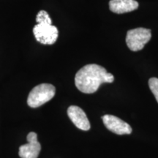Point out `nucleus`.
<instances>
[{"mask_svg": "<svg viewBox=\"0 0 158 158\" xmlns=\"http://www.w3.org/2000/svg\"><path fill=\"white\" fill-rule=\"evenodd\" d=\"M114 77L106 71L103 67L96 64L85 65L81 68L75 77V84L83 93L92 94L97 92L104 83H112Z\"/></svg>", "mask_w": 158, "mask_h": 158, "instance_id": "nucleus-1", "label": "nucleus"}, {"mask_svg": "<svg viewBox=\"0 0 158 158\" xmlns=\"http://www.w3.org/2000/svg\"><path fill=\"white\" fill-rule=\"evenodd\" d=\"M56 93L54 86L50 84H41L33 88L27 98V104L31 108H37L54 98Z\"/></svg>", "mask_w": 158, "mask_h": 158, "instance_id": "nucleus-2", "label": "nucleus"}, {"mask_svg": "<svg viewBox=\"0 0 158 158\" xmlns=\"http://www.w3.org/2000/svg\"><path fill=\"white\" fill-rule=\"evenodd\" d=\"M152 37V31L149 29L136 28L127 31L126 43L127 47L133 51H141Z\"/></svg>", "mask_w": 158, "mask_h": 158, "instance_id": "nucleus-3", "label": "nucleus"}, {"mask_svg": "<svg viewBox=\"0 0 158 158\" xmlns=\"http://www.w3.org/2000/svg\"><path fill=\"white\" fill-rule=\"evenodd\" d=\"M33 33L37 42L43 45L54 44L59 35L56 27L47 21H42L35 25L33 28Z\"/></svg>", "mask_w": 158, "mask_h": 158, "instance_id": "nucleus-4", "label": "nucleus"}, {"mask_svg": "<svg viewBox=\"0 0 158 158\" xmlns=\"http://www.w3.org/2000/svg\"><path fill=\"white\" fill-rule=\"evenodd\" d=\"M102 119L106 128L112 133L117 135H129L132 133V127L130 124L117 116L107 114L102 116Z\"/></svg>", "mask_w": 158, "mask_h": 158, "instance_id": "nucleus-5", "label": "nucleus"}, {"mask_svg": "<svg viewBox=\"0 0 158 158\" xmlns=\"http://www.w3.org/2000/svg\"><path fill=\"white\" fill-rule=\"evenodd\" d=\"M28 143L19 147V155L21 158H37L41 150L40 143L37 141V135L31 132L27 137Z\"/></svg>", "mask_w": 158, "mask_h": 158, "instance_id": "nucleus-6", "label": "nucleus"}, {"mask_svg": "<svg viewBox=\"0 0 158 158\" xmlns=\"http://www.w3.org/2000/svg\"><path fill=\"white\" fill-rule=\"evenodd\" d=\"M68 115L78 129L87 131L90 129V123L85 112L76 106H71L68 109Z\"/></svg>", "mask_w": 158, "mask_h": 158, "instance_id": "nucleus-7", "label": "nucleus"}, {"mask_svg": "<svg viewBox=\"0 0 158 158\" xmlns=\"http://www.w3.org/2000/svg\"><path fill=\"white\" fill-rule=\"evenodd\" d=\"M109 7L113 13L122 14L135 10L138 7V3L135 0H110Z\"/></svg>", "mask_w": 158, "mask_h": 158, "instance_id": "nucleus-8", "label": "nucleus"}, {"mask_svg": "<svg viewBox=\"0 0 158 158\" xmlns=\"http://www.w3.org/2000/svg\"><path fill=\"white\" fill-rule=\"evenodd\" d=\"M149 86L150 90L152 91V94L158 102V78H152L149 80Z\"/></svg>", "mask_w": 158, "mask_h": 158, "instance_id": "nucleus-9", "label": "nucleus"}, {"mask_svg": "<svg viewBox=\"0 0 158 158\" xmlns=\"http://www.w3.org/2000/svg\"><path fill=\"white\" fill-rule=\"evenodd\" d=\"M36 21L37 23L42 22V21H47V22L52 23V21H51V19L49 16L48 13L45 10H40L37 13L36 17Z\"/></svg>", "mask_w": 158, "mask_h": 158, "instance_id": "nucleus-10", "label": "nucleus"}]
</instances>
